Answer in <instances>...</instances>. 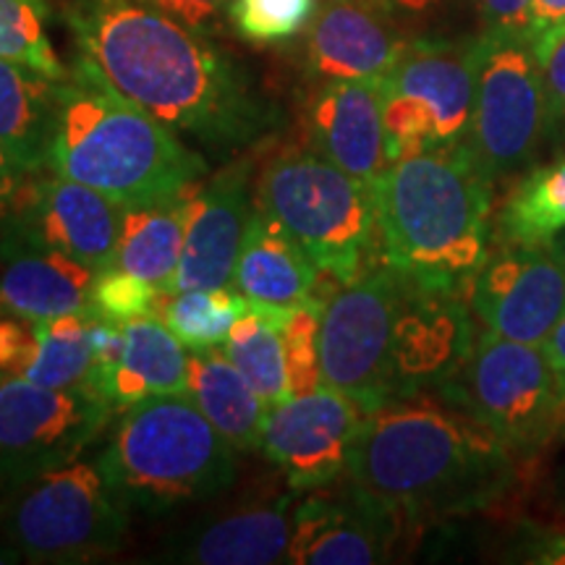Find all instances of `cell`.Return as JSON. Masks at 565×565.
Listing matches in <instances>:
<instances>
[{"instance_id":"obj_1","label":"cell","mask_w":565,"mask_h":565,"mask_svg":"<svg viewBox=\"0 0 565 565\" xmlns=\"http://www.w3.org/2000/svg\"><path fill=\"white\" fill-rule=\"evenodd\" d=\"M66 21L113 87L207 150H246L278 124L249 74L207 34L139 0H68Z\"/></svg>"},{"instance_id":"obj_2","label":"cell","mask_w":565,"mask_h":565,"mask_svg":"<svg viewBox=\"0 0 565 565\" xmlns=\"http://www.w3.org/2000/svg\"><path fill=\"white\" fill-rule=\"evenodd\" d=\"M475 341L463 294L380 265L343 282L324 303L320 377L370 414L387 401L443 387Z\"/></svg>"},{"instance_id":"obj_3","label":"cell","mask_w":565,"mask_h":565,"mask_svg":"<svg viewBox=\"0 0 565 565\" xmlns=\"http://www.w3.org/2000/svg\"><path fill=\"white\" fill-rule=\"evenodd\" d=\"M515 454L477 416L422 391L364 416L345 477L401 521L479 511L513 482Z\"/></svg>"},{"instance_id":"obj_4","label":"cell","mask_w":565,"mask_h":565,"mask_svg":"<svg viewBox=\"0 0 565 565\" xmlns=\"http://www.w3.org/2000/svg\"><path fill=\"white\" fill-rule=\"evenodd\" d=\"M47 171L87 183L121 210L179 202L200 186L207 160L124 97L79 53L58 82V121Z\"/></svg>"},{"instance_id":"obj_5","label":"cell","mask_w":565,"mask_h":565,"mask_svg":"<svg viewBox=\"0 0 565 565\" xmlns=\"http://www.w3.org/2000/svg\"><path fill=\"white\" fill-rule=\"evenodd\" d=\"M383 265L466 296L490 254L492 179L471 147L393 160L372 181Z\"/></svg>"},{"instance_id":"obj_6","label":"cell","mask_w":565,"mask_h":565,"mask_svg":"<svg viewBox=\"0 0 565 565\" xmlns=\"http://www.w3.org/2000/svg\"><path fill=\"white\" fill-rule=\"evenodd\" d=\"M236 454L192 395L171 393L121 408L100 463L129 511L160 515L228 490Z\"/></svg>"},{"instance_id":"obj_7","label":"cell","mask_w":565,"mask_h":565,"mask_svg":"<svg viewBox=\"0 0 565 565\" xmlns=\"http://www.w3.org/2000/svg\"><path fill=\"white\" fill-rule=\"evenodd\" d=\"M254 204L267 212L322 275L351 282L377 238L370 183L353 179L312 147H288L267 162Z\"/></svg>"},{"instance_id":"obj_8","label":"cell","mask_w":565,"mask_h":565,"mask_svg":"<svg viewBox=\"0 0 565 565\" xmlns=\"http://www.w3.org/2000/svg\"><path fill=\"white\" fill-rule=\"evenodd\" d=\"M129 513L100 458H76L3 494L0 534L26 563H89L124 547Z\"/></svg>"},{"instance_id":"obj_9","label":"cell","mask_w":565,"mask_h":565,"mask_svg":"<svg viewBox=\"0 0 565 565\" xmlns=\"http://www.w3.org/2000/svg\"><path fill=\"white\" fill-rule=\"evenodd\" d=\"M513 454H536L565 429V391L542 345L482 330L454 377L437 387Z\"/></svg>"},{"instance_id":"obj_10","label":"cell","mask_w":565,"mask_h":565,"mask_svg":"<svg viewBox=\"0 0 565 565\" xmlns=\"http://www.w3.org/2000/svg\"><path fill=\"white\" fill-rule=\"evenodd\" d=\"M477 53L479 38L408 42L380 82L391 162L469 139Z\"/></svg>"},{"instance_id":"obj_11","label":"cell","mask_w":565,"mask_h":565,"mask_svg":"<svg viewBox=\"0 0 565 565\" xmlns=\"http://www.w3.org/2000/svg\"><path fill=\"white\" fill-rule=\"evenodd\" d=\"M550 126L542 61L529 34H479L475 116L466 145L494 181L534 158Z\"/></svg>"},{"instance_id":"obj_12","label":"cell","mask_w":565,"mask_h":565,"mask_svg":"<svg viewBox=\"0 0 565 565\" xmlns=\"http://www.w3.org/2000/svg\"><path fill=\"white\" fill-rule=\"evenodd\" d=\"M113 408L89 387L0 380V498L76 461L108 427Z\"/></svg>"},{"instance_id":"obj_13","label":"cell","mask_w":565,"mask_h":565,"mask_svg":"<svg viewBox=\"0 0 565 565\" xmlns=\"http://www.w3.org/2000/svg\"><path fill=\"white\" fill-rule=\"evenodd\" d=\"M124 210L61 173H30L0 221V244L34 246L79 259L92 270L116 267Z\"/></svg>"},{"instance_id":"obj_14","label":"cell","mask_w":565,"mask_h":565,"mask_svg":"<svg viewBox=\"0 0 565 565\" xmlns=\"http://www.w3.org/2000/svg\"><path fill=\"white\" fill-rule=\"evenodd\" d=\"M466 303L487 333L545 345L565 315V265L550 244H500L466 288Z\"/></svg>"},{"instance_id":"obj_15","label":"cell","mask_w":565,"mask_h":565,"mask_svg":"<svg viewBox=\"0 0 565 565\" xmlns=\"http://www.w3.org/2000/svg\"><path fill=\"white\" fill-rule=\"evenodd\" d=\"M364 416L349 395L322 383L270 408L263 454L286 475L294 492L333 487L345 477Z\"/></svg>"},{"instance_id":"obj_16","label":"cell","mask_w":565,"mask_h":565,"mask_svg":"<svg viewBox=\"0 0 565 565\" xmlns=\"http://www.w3.org/2000/svg\"><path fill=\"white\" fill-rule=\"evenodd\" d=\"M401 519L345 477L341 490H312L296 503L288 561L294 565H372L391 555Z\"/></svg>"},{"instance_id":"obj_17","label":"cell","mask_w":565,"mask_h":565,"mask_svg":"<svg viewBox=\"0 0 565 565\" xmlns=\"http://www.w3.org/2000/svg\"><path fill=\"white\" fill-rule=\"evenodd\" d=\"M254 212L252 160H233L189 196L186 236L168 294L231 286Z\"/></svg>"},{"instance_id":"obj_18","label":"cell","mask_w":565,"mask_h":565,"mask_svg":"<svg viewBox=\"0 0 565 565\" xmlns=\"http://www.w3.org/2000/svg\"><path fill=\"white\" fill-rule=\"evenodd\" d=\"M408 40L377 0H324L307 26L309 71L322 82H383Z\"/></svg>"},{"instance_id":"obj_19","label":"cell","mask_w":565,"mask_h":565,"mask_svg":"<svg viewBox=\"0 0 565 565\" xmlns=\"http://www.w3.org/2000/svg\"><path fill=\"white\" fill-rule=\"evenodd\" d=\"M307 137L324 160L372 186L391 166L380 82H324L309 103Z\"/></svg>"},{"instance_id":"obj_20","label":"cell","mask_w":565,"mask_h":565,"mask_svg":"<svg viewBox=\"0 0 565 565\" xmlns=\"http://www.w3.org/2000/svg\"><path fill=\"white\" fill-rule=\"evenodd\" d=\"M0 374L45 387H89L95 391L92 315L53 320L0 317Z\"/></svg>"},{"instance_id":"obj_21","label":"cell","mask_w":565,"mask_h":565,"mask_svg":"<svg viewBox=\"0 0 565 565\" xmlns=\"http://www.w3.org/2000/svg\"><path fill=\"white\" fill-rule=\"evenodd\" d=\"M303 492L267 505L244 508L212 524L181 532L166 550V561L192 565H273L288 561L296 503Z\"/></svg>"},{"instance_id":"obj_22","label":"cell","mask_w":565,"mask_h":565,"mask_svg":"<svg viewBox=\"0 0 565 565\" xmlns=\"http://www.w3.org/2000/svg\"><path fill=\"white\" fill-rule=\"evenodd\" d=\"M0 315L26 320L89 312L97 270L68 254L0 244Z\"/></svg>"},{"instance_id":"obj_23","label":"cell","mask_w":565,"mask_h":565,"mask_svg":"<svg viewBox=\"0 0 565 565\" xmlns=\"http://www.w3.org/2000/svg\"><path fill=\"white\" fill-rule=\"evenodd\" d=\"M320 275L309 254L254 204L242 252L233 267V291L254 303L299 307L317 299L315 291Z\"/></svg>"},{"instance_id":"obj_24","label":"cell","mask_w":565,"mask_h":565,"mask_svg":"<svg viewBox=\"0 0 565 565\" xmlns=\"http://www.w3.org/2000/svg\"><path fill=\"white\" fill-rule=\"evenodd\" d=\"M58 121V79L0 58V145L30 173L47 171Z\"/></svg>"},{"instance_id":"obj_25","label":"cell","mask_w":565,"mask_h":565,"mask_svg":"<svg viewBox=\"0 0 565 565\" xmlns=\"http://www.w3.org/2000/svg\"><path fill=\"white\" fill-rule=\"evenodd\" d=\"M189 351L171 333L160 315L137 317L124 324V351L100 395L116 408H126L152 395L186 393Z\"/></svg>"},{"instance_id":"obj_26","label":"cell","mask_w":565,"mask_h":565,"mask_svg":"<svg viewBox=\"0 0 565 565\" xmlns=\"http://www.w3.org/2000/svg\"><path fill=\"white\" fill-rule=\"evenodd\" d=\"M186 393L238 454L263 450L267 414L273 406L246 383L221 349L189 351Z\"/></svg>"},{"instance_id":"obj_27","label":"cell","mask_w":565,"mask_h":565,"mask_svg":"<svg viewBox=\"0 0 565 565\" xmlns=\"http://www.w3.org/2000/svg\"><path fill=\"white\" fill-rule=\"evenodd\" d=\"M291 307H273V303L249 301L244 317L233 324L221 351L231 364L244 374V380L270 406L294 398L291 364H288L286 343V315Z\"/></svg>"},{"instance_id":"obj_28","label":"cell","mask_w":565,"mask_h":565,"mask_svg":"<svg viewBox=\"0 0 565 565\" xmlns=\"http://www.w3.org/2000/svg\"><path fill=\"white\" fill-rule=\"evenodd\" d=\"M189 196L154 207L124 210L116 267L168 294L186 236Z\"/></svg>"},{"instance_id":"obj_29","label":"cell","mask_w":565,"mask_h":565,"mask_svg":"<svg viewBox=\"0 0 565 565\" xmlns=\"http://www.w3.org/2000/svg\"><path fill=\"white\" fill-rule=\"evenodd\" d=\"M565 231V160L542 166L515 183L500 210L503 244H550Z\"/></svg>"},{"instance_id":"obj_30","label":"cell","mask_w":565,"mask_h":565,"mask_svg":"<svg viewBox=\"0 0 565 565\" xmlns=\"http://www.w3.org/2000/svg\"><path fill=\"white\" fill-rule=\"evenodd\" d=\"M246 309H249V301L228 286L194 288V291L168 294L160 307V317L183 343V349L210 351L221 349Z\"/></svg>"},{"instance_id":"obj_31","label":"cell","mask_w":565,"mask_h":565,"mask_svg":"<svg viewBox=\"0 0 565 565\" xmlns=\"http://www.w3.org/2000/svg\"><path fill=\"white\" fill-rule=\"evenodd\" d=\"M0 58L24 63L51 79H66L68 68L47 34L45 0H0Z\"/></svg>"},{"instance_id":"obj_32","label":"cell","mask_w":565,"mask_h":565,"mask_svg":"<svg viewBox=\"0 0 565 565\" xmlns=\"http://www.w3.org/2000/svg\"><path fill=\"white\" fill-rule=\"evenodd\" d=\"M317 0H233L231 24L244 40L278 45L312 24Z\"/></svg>"},{"instance_id":"obj_33","label":"cell","mask_w":565,"mask_h":565,"mask_svg":"<svg viewBox=\"0 0 565 565\" xmlns=\"http://www.w3.org/2000/svg\"><path fill=\"white\" fill-rule=\"evenodd\" d=\"M166 296L168 294L152 282L137 278L121 267H108V270L97 273L92 282L89 312L126 324L137 317L158 315Z\"/></svg>"},{"instance_id":"obj_34","label":"cell","mask_w":565,"mask_h":565,"mask_svg":"<svg viewBox=\"0 0 565 565\" xmlns=\"http://www.w3.org/2000/svg\"><path fill=\"white\" fill-rule=\"evenodd\" d=\"M139 3L210 38L221 30L225 19H231L233 0H139Z\"/></svg>"},{"instance_id":"obj_35","label":"cell","mask_w":565,"mask_h":565,"mask_svg":"<svg viewBox=\"0 0 565 565\" xmlns=\"http://www.w3.org/2000/svg\"><path fill=\"white\" fill-rule=\"evenodd\" d=\"M487 30L529 34L532 38V0H475Z\"/></svg>"},{"instance_id":"obj_36","label":"cell","mask_w":565,"mask_h":565,"mask_svg":"<svg viewBox=\"0 0 565 565\" xmlns=\"http://www.w3.org/2000/svg\"><path fill=\"white\" fill-rule=\"evenodd\" d=\"M540 61L542 79H545L550 124L565 126V34L553 42V47Z\"/></svg>"},{"instance_id":"obj_37","label":"cell","mask_w":565,"mask_h":565,"mask_svg":"<svg viewBox=\"0 0 565 565\" xmlns=\"http://www.w3.org/2000/svg\"><path fill=\"white\" fill-rule=\"evenodd\" d=\"M565 34V0H532V42L536 55H545Z\"/></svg>"},{"instance_id":"obj_38","label":"cell","mask_w":565,"mask_h":565,"mask_svg":"<svg viewBox=\"0 0 565 565\" xmlns=\"http://www.w3.org/2000/svg\"><path fill=\"white\" fill-rule=\"evenodd\" d=\"M26 173L21 171L17 162L9 158V152L3 150V145H0V221H3L6 212L11 210V204L17 200Z\"/></svg>"},{"instance_id":"obj_39","label":"cell","mask_w":565,"mask_h":565,"mask_svg":"<svg viewBox=\"0 0 565 565\" xmlns=\"http://www.w3.org/2000/svg\"><path fill=\"white\" fill-rule=\"evenodd\" d=\"M542 349H545L550 364H553L557 380H561V385L565 391V315L561 317V322L555 324V330L550 333V338Z\"/></svg>"},{"instance_id":"obj_40","label":"cell","mask_w":565,"mask_h":565,"mask_svg":"<svg viewBox=\"0 0 565 565\" xmlns=\"http://www.w3.org/2000/svg\"><path fill=\"white\" fill-rule=\"evenodd\" d=\"M534 561L547 565H565V529L550 536H542L540 545L534 547Z\"/></svg>"},{"instance_id":"obj_41","label":"cell","mask_w":565,"mask_h":565,"mask_svg":"<svg viewBox=\"0 0 565 565\" xmlns=\"http://www.w3.org/2000/svg\"><path fill=\"white\" fill-rule=\"evenodd\" d=\"M380 6H385L387 11L398 17H422V13H429L440 0H377Z\"/></svg>"},{"instance_id":"obj_42","label":"cell","mask_w":565,"mask_h":565,"mask_svg":"<svg viewBox=\"0 0 565 565\" xmlns=\"http://www.w3.org/2000/svg\"><path fill=\"white\" fill-rule=\"evenodd\" d=\"M24 557L19 555V550L11 545L9 540H6L3 534H0V565H9V563H21Z\"/></svg>"},{"instance_id":"obj_43","label":"cell","mask_w":565,"mask_h":565,"mask_svg":"<svg viewBox=\"0 0 565 565\" xmlns=\"http://www.w3.org/2000/svg\"><path fill=\"white\" fill-rule=\"evenodd\" d=\"M550 249H553L557 257H561V263L565 265V231L557 233L553 242H550Z\"/></svg>"}]
</instances>
